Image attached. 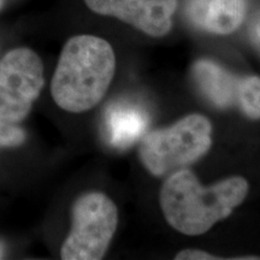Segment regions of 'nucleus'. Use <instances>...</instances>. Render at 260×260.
Returning <instances> with one entry per match:
<instances>
[{"label":"nucleus","mask_w":260,"mask_h":260,"mask_svg":"<svg viewBox=\"0 0 260 260\" xmlns=\"http://www.w3.org/2000/svg\"><path fill=\"white\" fill-rule=\"evenodd\" d=\"M237 105L242 112L253 119H260V77L247 76L240 81Z\"/></svg>","instance_id":"9d476101"},{"label":"nucleus","mask_w":260,"mask_h":260,"mask_svg":"<svg viewBox=\"0 0 260 260\" xmlns=\"http://www.w3.org/2000/svg\"><path fill=\"white\" fill-rule=\"evenodd\" d=\"M103 16H112L153 38L167 35L172 28L177 0H84Z\"/></svg>","instance_id":"423d86ee"},{"label":"nucleus","mask_w":260,"mask_h":260,"mask_svg":"<svg viewBox=\"0 0 260 260\" xmlns=\"http://www.w3.org/2000/svg\"><path fill=\"white\" fill-rule=\"evenodd\" d=\"M115 70V52L106 40L94 35L71 38L52 79L53 100L65 111H88L105 95Z\"/></svg>","instance_id":"f03ea898"},{"label":"nucleus","mask_w":260,"mask_h":260,"mask_svg":"<svg viewBox=\"0 0 260 260\" xmlns=\"http://www.w3.org/2000/svg\"><path fill=\"white\" fill-rule=\"evenodd\" d=\"M251 34H252L253 39H254V41L258 42V44L260 45V12L256 15L254 21L252 22Z\"/></svg>","instance_id":"ddd939ff"},{"label":"nucleus","mask_w":260,"mask_h":260,"mask_svg":"<svg viewBox=\"0 0 260 260\" xmlns=\"http://www.w3.org/2000/svg\"><path fill=\"white\" fill-rule=\"evenodd\" d=\"M248 188V182L240 176L203 187L193 172L181 169L164 182L159 200L168 223L184 235L195 236L226 218L243 203Z\"/></svg>","instance_id":"f257e3e1"},{"label":"nucleus","mask_w":260,"mask_h":260,"mask_svg":"<svg viewBox=\"0 0 260 260\" xmlns=\"http://www.w3.org/2000/svg\"><path fill=\"white\" fill-rule=\"evenodd\" d=\"M212 125L206 117L189 115L174 125L153 130L140 144V157L154 176L193 164L211 147Z\"/></svg>","instance_id":"7ed1b4c3"},{"label":"nucleus","mask_w":260,"mask_h":260,"mask_svg":"<svg viewBox=\"0 0 260 260\" xmlns=\"http://www.w3.org/2000/svg\"><path fill=\"white\" fill-rule=\"evenodd\" d=\"M246 0H188L187 16L191 23L217 35L232 34L246 16Z\"/></svg>","instance_id":"0eeeda50"},{"label":"nucleus","mask_w":260,"mask_h":260,"mask_svg":"<svg viewBox=\"0 0 260 260\" xmlns=\"http://www.w3.org/2000/svg\"><path fill=\"white\" fill-rule=\"evenodd\" d=\"M25 140L23 129L14 123L0 121V147H17Z\"/></svg>","instance_id":"9b49d317"},{"label":"nucleus","mask_w":260,"mask_h":260,"mask_svg":"<svg viewBox=\"0 0 260 260\" xmlns=\"http://www.w3.org/2000/svg\"><path fill=\"white\" fill-rule=\"evenodd\" d=\"M149 124L144 107L132 102H115L107 106L105 129L107 140L113 147L126 148L145 134Z\"/></svg>","instance_id":"6e6552de"},{"label":"nucleus","mask_w":260,"mask_h":260,"mask_svg":"<svg viewBox=\"0 0 260 260\" xmlns=\"http://www.w3.org/2000/svg\"><path fill=\"white\" fill-rule=\"evenodd\" d=\"M193 77L198 88L214 106L226 109L237 104L241 79L209 59L193 65Z\"/></svg>","instance_id":"1a4fd4ad"},{"label":"nucleus","mask_w":260,"mask_h":260,"mask_svg":"<svg viewBox=\"0 0 260 260\" xmlns=\"http://www.w3.org/2000/svg\"><path fill=\"white\" fill-rule=\"evenodd\" d=\"M175 259L177 260H216L219 259L217 256L211 255L209 253L199 251V249H184L180 253H177Z\"/></svg>","instance_id":"f8f14e48"},{"label":"nucleus","mask_w":260,"mask_h":260,"mask_svg":"<svg viewBox=\"0 0 260 260\" xmlns=\"http://www.w3.org/2000/svg\"><path fill=\"white\" fill-rule=\"evenodd\" d=\"M117 224L118 211L107 195H82L74 204L73 228L61 246V259H102L115 235Z\"/></svg>","instance_id":"20e7f679"},{"label":"nucleus","mask_w":260,"mask_h":260,"mask_svg":"<svg viewBox=\"0 0 260 260\" xmlns=\"http://www.w3.org/2000/svg\"><path fill=\"white\" fill-rule=\"evenodd\" d=\"M4 253H5V247H4V245H3V242L0 241V259L4 256Z\"/></svg>","instance_id":"4468645a"},{"label":"nucleus","mask_w":260,"mask_h":260,"mask_svg":"<svg viewBox=\"0 0 260 260\" xmlns=\"http://www.w3.org/2000/svg\"><path fill=\"white\" fill-rule=\"evenodd\" d=\"M45 83L40 57L16 48L0 60V121L18 123L28 116Z\"/></svg>","instance_id":"39448f33"}]
</instances>
